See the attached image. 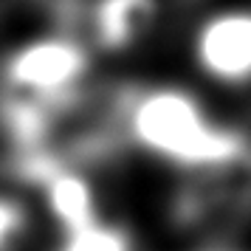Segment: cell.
<instances>
[{
	"label": "cell",
	"instance_id": "cell-5",
	"mask_svg": "<svg viewBox=\"0 0 251 251\" xmlns=\"http://www.w3.org/2000/svg\"><path fill=\"white\" fill-rule=\"evenodd\" d=\"M57 251H133V243L125 228L110 226L104 220H93L82 228L62 231Z\"/></svg>",
	"mask_w": 251,
	"mask_h": 251
},
{
	"label": "cell",
	"instance_id": "cell-3",
	"mask_svg": "<svg viewBox=\"0 0 251 251\" xmlns=\"http://www.w3.org/2000/svg\"><path fill=\"white\" fill-rule=\"evenodd\" d=\"M201 68L220 82H246L251 71V20L246 12H223L206 20L195 40Z\"/></svg>",
	"mask_w": 251,
	"mask_h": 251
},
{
	"label": "cell",
	"instance_id": "cell-1",
	"mask_svg": "<svg viewBox=\"0 0 251 251\" xmlns=\"http://www.w3.org/2000/svg\"><path fill=\"white\" fill-rule=\"evenodd\" d=\"M125 127L138 147L192 170H231L246 164V138L209 119L192 93L150 88L125 99Z\"/></svg>",
	"mask_w": 251,
	"mask_h": 251
},
{
	"label": "cell",
	"instance_id": "cell-6",
	"mask_svg": "<svg viewBox=\"0 0 251 251\" xmlns=\"http://www.w3.org/2000/svg\"><path fill=\"white\" fill-rule=\"evenodd\" d=\"M28 217L25 209L14 198L0 195V251H12L25 234Z\"/></svg>",
	"mask_w": 251,
	"mask_h": 251
},
{
	"label": "cell",
	"instance_id": "cell-4",
	"mask_svg": "<svg viewBox=\"0 0 251 251\" xmlns=\"http://www.w3.org/2000/svg\"><path fill=\"white\" fill-rule=\"evenodd\" d=\"M158 14L155 0H96L93 37L107 51H125L147 34Z\"/></svg>",
	"mask_w": 251,
	"mask_h": 251
},
{
	"label": "cell",
	"instance_id": "cell-2",
	"mask_svg": "<svg viewBox=\"0 0 251 251\" xmlns=\"http://www.w3.org/2000/svg\"><path fill=\"white\" fill-rule=\"evenodd\" d=\"M88 74V51L68 37H43L14 51L6 62V82L14 96L62 107L76 96Z\"/></svg>",
	"mask_w": 251,
	"mask_h": 251
}]
</instances>
